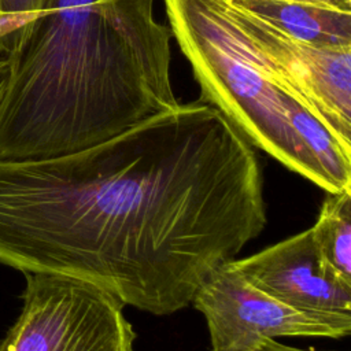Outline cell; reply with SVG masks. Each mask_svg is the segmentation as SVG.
<instances>
[{
	"instance_id": "obj_1",
	"label": "cell",
	"mask_w": 351,
	"mask_h": 351,
	"mask_svg": "<svg viewBox=\"0 0 351 351\" xmlns=\"http://www.w3.org/2000/svg\"><path fill=\"white\" fill-rule=\"evenodd\" d=\"M266 222L254 147L200 100L74 154L0 159V263L155 315L189 306Z\"/></svg>"
},
{
	"instance_id": "obj_2",
	"label": "cell",
	"mask_w": 351,
	"mask_h": 351,
	"mask_svg": "<svg viewBox=\"0 0 351 351\" xmlns=\"http://www.w3.org/2000/svg\"><path fill=\"white\" fill-rule=\"evenodd\" d=\"M155 0H53L14 56L0 159L74 154L180 104Z\"/></svg>"
},
{
	"instance_id": "obj_3",
	"label": "cell",
	"mask_w": 351,
	"mask_h": 351,
	"mask_svg": "<svg viewBox=\"0 0 351 351\" xmlns=\"http://www.w3.org/2000/svg\"><path fill=\"white\" fill-rule=\"evenodd\" d=\"M169 27L200 86L254 147L328 193L351 188V148L339 141L226 0H163Z\"/></svg>"
},
{
	"instance_id": "obj_4",
	"label": "cell",
	"mask_w": 351,
	"mask_h": 351,
	"mask_svg": "<svg viewBox=\"0 0 351 351\" xmlns=\"http://www.w3.org/2000/svg\"><path fill=\"white\" fill-rule=\"evenodd\" d=\"M22 310L0 351H136L125 304L80 278L25 273Z\"/></svg>"
},
{
	"instance_id": "obj_5",
	"label": "cell",
	"mask_w": 351,
	"mask_h": 351,
	"mask_svg": "<svg viewBox=\"0 0 351 351\" xmlns=\"http://www.w3.org/2000/svg\"><path fill=\"white\" fill-rule=\"evenodd\" d=\"M191 303L207 322L211 351H244L262 337L340 339L351 333V318L289 307L252 285L233 259L207 276Z\"/></svg>"
},
{
	"instance_id": "obj_6",
	"label": "cell",
	"mask_w": 351,
	"mask_h": 351,
	"mask_svg": "<svg viewBox=\"0 0 351 351\" xmlns=\"http://www.w3.org/2000/svg\"><path fill=\"white\" fill-rule=\"evenodd\" d=\"M229 7L243 30L278 64L333 136L351 148V47L313 45L239 7Z\"/></svg>"
},
{
	"instance_id": "obj_7",
	"label": "cell",
	"mask_w": 351,
	"mask_h": 351,
	"mask_svg": "<svg viewBox=\"0 0 351 351\" xmlns=\"http://www.w3.org/2000/svg\"><path fill=\"white\" fill-rule=\"evenodd\" d=\"M256 288L296 310L332 318H351V284L322 265L311 229L251 256L233 259Z\"/></svg>"
},
{
	"instance_id": "obj_8",
	"label": "cell",
	"mask_w": 351,
	"mask_h": 351,
	"mask_svg": "<svg viewBox=\"0 0 351 351\" xmlns=\"http://www.w3.org/2000/svg\"><path fill=\"white\" fill-rule=\"evenodd\" d=\"M300 41L351 47V10L300 0H226Z\"/></svg>"
},
{
	"instance_id": "obj_9",
	"label": "cell",
	"mask_w": 351,
	"mask_h": 351,
	"mask_svg": "<svg viewBox=\"0 0 351 351\" xmlns=\"http://www.w3.org/2000/svg\"><path fill=\"white\" fill-rule=\"evenodd\" d=\"M310 229L325 269L351 284V188L328 193Z\"/></svg>"
},
{
	"instance_id": "obj_10",
	"label": "cell",
	"mask_w": 351,
	"mask_h": 351,
	"mask_svg": "<svg viewBox=\"0 0 351 351\" xmlns=\"http://www.w3.org/2000/svg\"><path fill=\"white\" fill-rule=\"evenodd\" d=\"M33 23L0 15V56L14 58L23 45Z\"/></svg>"
},
{
	"instance_id": "obj_11",
	"label": "cell",
	"mask_w": 351,
	"mask_h": 351,
	"mask_svg": "<svg viewBox=\"0 0 351 351\" xmlns=\"http://www.w3.org/2000/svg\"><path fill=\"white\" fill-rule=\"evenodd\" d=\"M52 3L53 0H0V15L33 23Z\"/></svg>"
},
{
	"instance_id": "obj_12",
	"label": "cell",
	"mask_w": 351,
	"mask_h": 351,
	"mask_svg": "<svg viewBox=\"0 0 351 351\" xmlns=\"http://www.w3.org/2000/svg\"><path fill=\"white\" fill-rule=\"evenodd\" d=\"M244 351H321V350L296 348V347L285 346V344L277 341V339L262 337V339L256 340L252 346H250V347H248L247 350H244Z\"/></svg>"
},
{
	"instance_id": "obj_13",
	"label": "cell",
	"mask_w": 351,
	"mask_h": 351,
	"mask_svg": "<svg viewBox=\"0 0 351 351\" xmlns=\"http://www.w3.org/2000/svg\"><path fill=\"white\" fill-rule=\"evenodd\" d=\"M12 60H14V58L0 56V99L3 96L4 88H5V85L8 82V78H10V74H11Z\"/></svg>"
},
{
	"instance_id": "obj_14",
	"label": "cell",
	"mask_w": 351,
	"mask_h": 351,
	"mask_svg": "<svg viewBox=\"0 0 351 351\" xmlns=\"http://www.w3.org/2000/svg\"><path fill=\"white\" fill-rule=\"evenodd\" d=\"M300 1H310V3L332 5L343 10H351V0H300Z\"/></svg>"
}]
</instances>
